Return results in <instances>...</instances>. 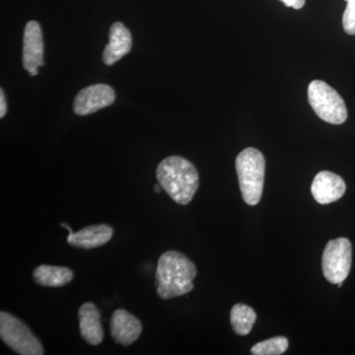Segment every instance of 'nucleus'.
<instances>
[{"mask_svg": "<svg viewBox=\"0 0 355 355\" xmlns=\"http://www.w3.org/2000/svg\"><path fill=\"white\" fill-rule=\"evenodd\" d=\"M197 268L190 259L176 251H168L159 259L156 286L159 297L168 300L193 291Z\"/></svg>", "mask_w": 355, "mask_h": 355, "instance_id": "1", "label": "nucleus"}, {"mask_svg": "<svg viewBox=\"0 0 355 355\" xmlns=\"http://www.w3.org/2000/svg\"><path fill=\"white\" fill-rule=\"evenodd\" d=\"M156 177L168 196L182 205L190 203L200 183L195 166L180 156L164 159L158 165Z\"/></svg>", "mask_w": 355, "mask_h": 355, "instance_id": "2", "label": "nucleus"}, {"mask_svg": "<svg viewBox=\"0 0 355 355\" xmlns=\"http://www.w3.org/2000/svg\"><path fill=\"white\" fill-rule=\"evenodd\" d=\"M236 172L245 202L258 205L265 183L266 160L263 153L253 147L244 149L236 158Z\"/></svg>", "mask_w": 355, "mask_h": 355, "instance_id": "3", "label": "nucleus"}, {"mask_svg": "<svg viewBox=\"0 0 355 355\" xmlns=\"http://www.w3.org/2000/svg\"><path fill=\"white\" fill-rule=\"evenodd\" d=\"M308 101L321 120L342 125L347 119V109L340 95L322 80H314L308 87Z\"/></svg>", "mask_w": 355, "mask_h": 355, "instance_id": "4", "label": "nucleus"}, {"mask_svg": "<svg viewBox=\"0 0 355 355\" xmlns=\"http://www.w3.org/2000/svg\"><path fill=\"white\" fill-rule=\"evenodd\" d=\"M0 338L21 355H43L42 343L22 321L7 312L0 313Z\"/></svg>", "mask_w": 355, "mask_h": 355, "instance_id": "5", "label": "nucleus"}, {"mask_svg": "<svg viewBox=\"0 0 355 355\" xmlns=\"http://www.w3.org/2000/svg\"><path fill=\"white\" fill-rule=\"evenodd\" d=\"M352 261V246L347 238L331 240L324 248L322 268L326 279L338 284L349 277Z\"/></svg>", "mask_w": 355, "mask_h": 355, "instance_id": "6", "label": "nucleus"}, {"mask_svg": "<svg viewBox=\"0 0 355 355\" xmlns=\"http://www.w3.org/2000/svg\"><path fill=\"white\" fill-rule=\"evenodd\" d=\"M116 100L113 88L107 84H95L83 89L73 103L74 113L87 116L111 106Z\"/></svg>", "mask_w": 355, "mask_h": 355, "instance_id": "7", "label": "nucleus"}, {"mask_svg": "<svg viewBox=\"0 0 355 355\" xmlns=\"http://www.w3.org/2000/svg\"><path fill=\"white\" fill-rule=\"evenodd\" d=\"M44 65V42L41 27L36 21H30L25 27L23 38V67L31 76L38 74Z\"/></svg>", "mask_w": 355, "mask_h": 355, "instance_id": "8", "label": "nucleus"}, {"mask_svg": "<svg viewBox=\"0 0 355 355\" xmlns=\"http://www.w3.org/2000/svg\"><path fill=\"white\" fill-rule=\"evenodd\" d=\"M347 191L343 178L330 171H322L315 177L311 186L313 197L321 205H329L340 200Z\"/></svg>", "mask_w": 355, "mask_h": 355, "instance_id": "9", "label": "nucleus"}, {"mask_svg": "<svg viewBox=\"0 0 355 355\" xmlns=\"http://www.w3.org/2000/svg\"><path fill=\"white\" fill-rule=\"evenodd\" d=\"M60 226L69 230V235L67 237L69 244L86 250L94 249L107 244L114 235V229L107 224L88 226L77 232H72L71 228L67 224L62 223Z\"/></svg>", "mask_w": 355, "mask_h": 355, "instance_id": "10", "label": "nucleus"}, {"mask_svg": "<svg viewBox=\"0 0 355 355\" xmlns=\"http://www.w3.org/2000/svg\"><path fill=\"white\" fill-rule=\"evenodd\" d=\"M110 331L116 343L130 345L139 340L142 331V324L137 317L123 309L114 311L112 316Z\"/></svg>", "mask_w": 355, "mask_h": 355, "instance_id": "11", "label": "nucleus"}, {"mask_svg": "<svg viewBox=\"0 0 355 355\" xmlns=\"http://www.w3.org/2000/svg\"><path fill=\"white\" fill-rule=\"evenodd\" d=\"M79 329L81 336L91 345H98L103 342V331L100 312L94 303H84L78 311Z\"/></svg>", "mask_w": 355, "mask_h": 355, "instance_id": "12", "label": "nucleus"}, {"mask_svg": "<svg viewBox=\"0 0 355 355\" xmlns=\"http://www.w3.org/2000/svg\"><path fill=\"white\" fill-rule=\"evenodd\" d=\"M132 49V35L121 23L116 22L110 29L109 44L103 53L105 64L113 65L128 55Z\"/></svg>", "mask_w": 355, "mask_h": 355, "instance_id": "13", "label": "nucleus"}, {"mask_svg": "<svg viewBox=\"0 0 355 355\" xmlns=\"http://www.w3.org/2000/svg\"><path fill=\"white\" fill-rule=\"evenodd\" d=\"M36 284L42 286L62 287L73 279V272L64 266L42 265L33 272Z\"/></svg>", "mask_w": 355, "mask_h": 355, "instance_id": "14", "label": "nucleus"}, {"mask_svg": "<svg viewBox=\"0 0 355 355\" xmlns=\"http://www.w3.org/2000/svg\"><path fill=\"white\" fill-rule=\"evenodd\" d=\"M230 320L233 331L237 335L247 336L251 333L254 324L256 323L257 314L250 306L236 304L231 310Z\"/></svg>", "mask_w": 355, "mask_h": 355, "instance_id": "15", "label": "nucleus"}, {"mask_svg": "<svg viewBox=\"0 0 355 355\" xmlns=\"http://www.w3.org/2000/svg\"><path fill=\"white\" fill-rule=\"evenodd\" d=\"M289 342L284 336H275L258 343L252 347L254 355H282L288 349Z\"/></svg>", "mask_w": 355, "mask_h": 355, "instance_id": "16", "label": "nucleus"}, {"mask_svg": "<svg viewBox=\"0 0 355 355\" xmlns=\"http://www.w3.org/2000/svg\"><path fill=\"white\" fill-rule=\"evenodd\" d=\"M347 2L343 16V30L349 35H355V0H345Z\"/></svg>", "mask_w": 355, "mask_h": 355, "instance_id": "17", "label": "nucleus"}, {"mask_svg": "<svg viewBox=\"0 0 355 355\" xmlns=\"http://www.w3.org/2000/svg\"><path fill=\"white\" fill-rule=\"evenodd\" d=\"M284 2V6L292 7L294 9H301L305 6L306 0H280Z\"/></svg>", "mask_w": 355, "mask_h": 355, "instance_id": "18", "label": "nucleus"}, {"mask_svg": "<svg viewBox=\"0 0 355 355\" xmlns=\"http://www.w3.org/2000/svg\"><path fill=\"white\" fill-rule=\"evenodd\" d=\"M6 96H4L3 90H0V118H3L6 114Z\"/></svg>", "mask_w": 355, "mask_h": 355, "instance_id": "19", "label": "nucleus"}, {"mask_svg": "<svg viewBox=\"0 0 355 355\" xmlns=\"http://www.w3.org/2000/svg\"><path fill=\"white\" fill-rule=\"evenodd\" d=\"M161 189H162V187H161L160 184H155V186H154V191H155V193H160Z\"/></svg>", "mask_w": 355, "mask_h": 355, "instance_id": "20", "label": "nucleus"}]
</instances>
